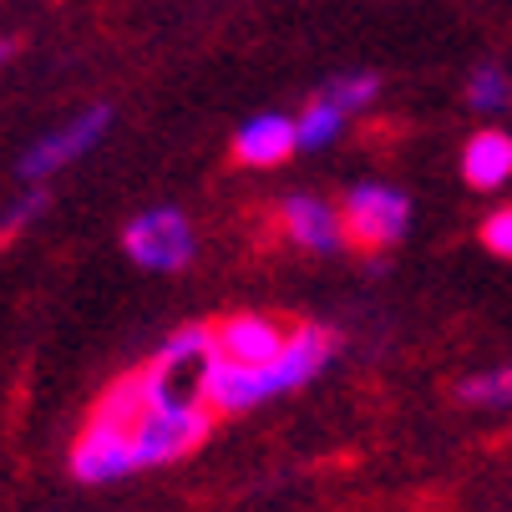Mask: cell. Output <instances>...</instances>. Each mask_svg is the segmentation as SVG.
<instances>
[{
    "label": "cell",
    "mask_w": 512,
    "mask_h": 512,
    "mask_svg": "<svg viewBox=\"0 0 512 512\" xmlns=\"http://www.w3.org/2000/svg\"><path fill=\"white\" fill-rule=\"evenodd\" d=\"M330 350H335L330 330L295 325V330H289V345L269 365H234V360L218 355L203 371V406L224 411V416H239V411H254L259 401H274L284 391H300L305 381L320 376V365L330 360Z\"/></svg>",
    "instance_id": "6da1fadb"
},
{
    "label": "cell",
    "mask_w": 512,
    "mask_h": 512,
    "mask_svg": "<svg viewBox=\"0 0 512 512\" xmlns=\"http://www.w3.org/2000/svg\"><path fill=\"white\" fill-rule=\"evenodd\" d=\"M208 431H213V411H208L203 401H183V406H153V411H142V421L132 426L137 467H163V462L188 457Z\"/></svg>",
    "instance_id": "7a4b0ae2"
},
{
    "label": "cell",
    "mask_w": 512,
    "mask_h": 512,
    "mask_svg": "<svg viewBox=\"0 0 512 512\" xmlns=\"http://www.w3.org/2000/svg\"><path fill=\"white\" fill-rule=\"evenodd\" d=\"M340 213H345L350 244L365 249V254H381V249L401 244L406 239V224H411V203L396 188H386V183H355L345 193Z\"/></svg>",
    "instance_id": "3957f363"
},
{
    "label": "cell",
    "mask_w": 512,
    "mask_h": 512,
    "mask_svg": "<svg viewBox=\"0 0 512 512\" xmlns=\"http://www.w3.org/2000/svg\"><path fill=\"white\" fill-rule=\"evenodd\" d=\"M122 249L142 269L173 274V269H183L193 259V224H188L178 208H148V213H137L132 224H127Z\"/></svg>",
    "instance_id": "277c9868"
},
{
    "label": "cell",
    "mask_w": 512,
    "mask_h": 512,
    "mask_svg": "<svg viewBox=\"0 0 512 512\" xmlns=\"http://www.w3.org/2000/svg\"><path fill=\"white\" fill-rule=\"evenodd\" d=\"M112 127V107L107 102H97V107H87L82 117H71L61 132H51V137H41L36 148L21 158V178L26 183H46L51 173H61V168H71L82 153H92L97 142H102V132Z\"/></svg>",
    "instance_id": "5b68a950"
},
{
    "label": "cell",
    "mask_w": 512,
    "mask_h": 512,
    "mask_svg": "<svg viewBox=\"0 0 512 512\" xmlns=\"http://www.w3.org/2000/svg\"><path fill=\"white\" fill-rule=\"evenodd\" d=\"M71 472L82 482H117L127 472H137V442H132V426L92 416L87 431L77 436L71 447Z\"/></svg>",
    "instance_id": "8992f818"
},
{
    "label": "cell",
    "mask_w": 512,
    "mask_h": 512,
    "mask_svg": "<svg viewBox=\"0 0 512 512\" xmlns=\"http://www.w3.org/2000/svg\"><path fill=\"white\" fill-rule=\"evenodd\" d=\"M279 224H284L289 239H295L300 249H310V254H335V249L350 244V234H345V213H340L335 203L315 198V193L284 198V203H279Z\"/></svg>",
    "instance_id": "52a82bcc"
},
{
    "label": "cell",
    "mask_w": 512,
    "mask_h": 512,
    "mask_svg": "<svg viewBox=\"0 0 512 512\" xmlns=\"http://www.w3.org/2000/svg\"><path fill=\"white\" fill-rule=\"evenodd\" d=\"M213 340H218V355L234 365H269L289 345V330L269 315H229L213 325Z\"/></svg>",
    "instance_id": "ba28073f"
},
{
    "label": "cell",
    "mask_w": 512,
    "mask_h": 512,
    "mask_svg": "<svg viewBox=\"0 0 512 512\" xmlns=\"http://www.w3.org/2000/svg\"><path fill=\"white\" fill-rule=\"evenodd\" d=\"M289 153H300V137H295V122L279 117V112H259L234 137V158L249 163V168H279Z\"/></svg>",
    "instance_id": "9c48e42d"
},
{
    "label": "cell",
    "mask_w": 512,
    "mask_h": 512,
    "mask_svg": "<svg viewBox=\"0 0 512 512\" xmlns=\"http://www.w3.org/2000/svg\"><path fill=\"white\" fill-rule=\"evenodd\" d=\"M462 178L472 188H502L512 183V137L487 127V132H472L467 148H462Z\"/></svg>",
    "instance_id": "30bf717a"
},
{
    "label": "cell",
    "mask_w": 512,
    "mask_h": 512,
    "mask_svg": "<svg viewBox=\"0 0 512 512\" xmlns=\"http://www.w3.org/2000/svg\"><path fill=\"white\" fill-rule=\"evenodd\" d=\"M345 132V112L330 107L325 97H315L300 117H295V137H300V153H315V148H330V142Z\"/></svg>",
    "instance_id": "8fae6325"
},
{
    "label": "cell",
    "mask_w": 512,
    "mask_h": 512,
    "mask_svg": "<svg viewBox=\"0 0 512 512\" xmlns=\"http://www.w3.org/2000/svg\"><path fill=\"white\" fill-rule=\"evenodd\" d=\"M457 401H467V406H492V411L512 406V365H497V371L467 376V381L457 386Z\"/></svg>",
    "instance_id": "7c38bea8"
},
{
    "label": "cell",
    "mask_w": 512,
    "mask_h": 512,
    "mask_svg": "<svg viewBox=\"0 0 512 512\" xmlns=\"http://www.w3.org/2000/svg\"><path fill=\"white\" fill-rule=\"evenodd\" d=\"M330 107H340L345 117L360 112V107H371L381 97V77H371V71H350V77H335L325 92H320Z\"/></svg>",
    "instance_id": "4fadbf2b"
},
{
    "label": "cell",
    "mask_w": 512,
    "mask_h": 512,
    "mask_svg": "<svg viewBox=\"0 0 512 512\" xmlns=\"http://www.w3.org/2000/svg\"><path fill=\"white\" fill-rule=\"evenodd\" d=\"M467 102H472L477 112H502V107H512V87H507V77H502V66H477V71H472Z\"/></svg>",
    "instance_id": "5bb4252c"
},
{
    "label": "cell",
    "mask_w": 512,
    "mask_h": 512,
    "mask_svg": "<svg viewBox=\"0 0 512 512\" xmlns=\"http://www.w3.org/2000/svg\"><path fill=\"white\" fill-rule=\"evenodd\" d=\"M46 203H51V193H46V188H31L26 198H16L6 213H0V239H16L36 213H46Z\"/></svg>",
    "instance_id": "9a60e30c"
},
{
    "label": "cell",
    "mask_w": 512,
    "mask_h": 512,
    "mask_svg": "<svg viewBox=\"0 0 512 512\" xmlns=\"http://www.w3.org/2000/svg\"><path fill=\"white\" fill-rule=\"evenodd\" d=\"M482 244L497 254V259H512V203L487 213V224H482Z\"/></svg>",
    "instance_id": "2e32d148"
},
{
    "label": "cell",
    "mask_w": 512,
    "mask_h": 512,
    "mask_svg": "<svg viewBox=\"0 0 512 512\" xmlns=\"http://www.w3.org/2000/svg\"><path fill=\"white\" fill-rule=\"evenodd\" d=\"M11 51H16L11 41H0V66H6V61H11Z\"/></svg>",
    "instance_id": "e0dca14e"
}]
</instances>
